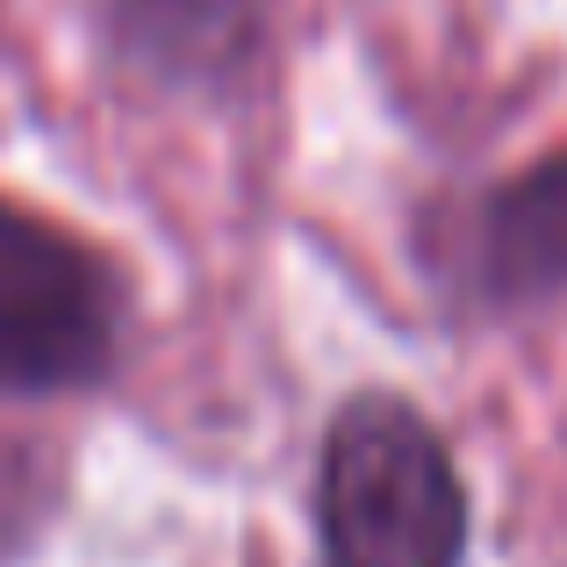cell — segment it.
<instances>
[{
  "instance_id": "4",
  "label": "cell",
  "mask_w": 567,
  "mask_h": 567,
  "mask_svg": "<svg viewBox=\"0 0 567 567\" xmlns=\"http://www.w3.org/2000/svg\"><path fill=\"white\" fill-rule=\"evenodd\" d=\"M115 51L166 86H223L259 51V0H115Z\"/></svg>"
},
{
  "instance_id": "3",
  "label": "cell",
  "mask_w": 567,
  "mask_h": 567,
  "mask_svg": "<svg viewBox=\"0 0 567 567\" xmlns=\"http://www.w3.org/2000/svg\"><path fill=\"white\" fill-rule=\"evenodd\" d=\"M474 274L496 302L567 295V152H546L474 216Z\"/></svg>"
},
{
  "instance_id": "2",
  "label": "cell",
  "mask_w": 567,
  "mask_h": 567,
  "mask_svg": "<svg viewBox=\"0 0 567 567\" xmlns=\"http://www.w3.org/2000/svg\"><path fill=\"white\" fill-rule=\"evenodd\" d=\"M115 367V280L58 223L0 202V395H72Z\"/></svg>"
},
{
  "instance_id": "1",
  "label": "cell",
  "mask_w": 567,
  "mask_h": 567,
  "mask_svg": "<svg viewBox=\"0 0 567 567\" xmlns=\"http://www.w3.org/2000/svg\"><path fill=\"white\" fill-rule=\"evenodd\" d=\"M323 567H460L467 488L445 439L402 395H352L317 467Z\"/></svg>"
}]
</instances>
